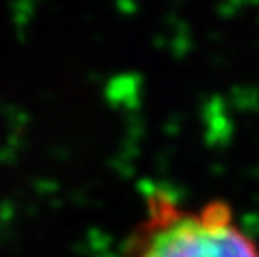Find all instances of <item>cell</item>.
<instances>
[{"label":"cell","mask_w":259,"mask_h":257,"mask_svg":"<svg viewBox=\"0 0 259 257\" xmlns=\"http://www.w3.org/2000/svg\"><path fill=\"white\" fill-rule=\"evenodd\" d=\"M136 257H259V249L223 202L190 210L154 196Z\"/></svg>","instance_id":"cell-1"}]
</instances>
